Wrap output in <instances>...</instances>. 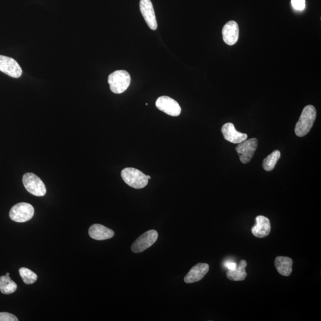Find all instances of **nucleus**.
<instances>
[{
    "mask_svg": "<svg viewBox=\"0 0 321 321\" xmlns=\"http://www.w3.org/2000/svg\"><path fill=\"white\" fill-rule=\"evenodd\" d=\"M291 5L296 11H303L306 6L305 0H291Z\"/></svg>",
    "mask_w": 321,
    "mask_h": 321,
    "instance_id": "nucleus-21",
    "label": "nucleus"
},
{
    "mask_svg": "<svg viewBox=\"0 0 321 321\" xmlns=\"http://www.w3.org/2000/svg\"><path fill=\"white\" fill-rule=\"evenodd\" d=\"M18 285L10 278L9 276L0 277V291L4 294L14 293L17 290Z\"/></svg>",
    "mask_w": 321,
    "mask_h": 321,
    "instance_id": "nucleus-18",
    "label": "nucleus"
},
{
    "mask_svg": "<svg viewBox=\"0 0 321 321\" xmlns=\"http://www.w3.org/2000/svg\"><path fill=\"white\" fill-rule=\"evenodd\" d=\"M145 105H148V104H147V103H146V104H145Z\"/></svg>",
    "mask_w": 321,
    "mask_h": 321,
    "instance_id": "nucleus-26",
    "label": "nucleus"
},
{
    "mask_svg": "<svg viewBox=\"0 0 321 321\" xmlns=\"http://www.w3.org/2000/svg\"><path fill=\"white\" fill-rule=\"evenodd\" d=\"M108 82L111 91L114 94H120L126 91L130 86L131 78L126 70H117L109 75Z\"/></svg>",
    "mask_w": 321,
    "mask_h": 321,
    "instance_id": "nucleus-2",
    "label": "nucleus"
},
{
    "mask_svg": "<svg viewBox=\"0 0 321 321\" xmlns=\"http://www.w3.org/2000/svg\"><path fill=\"white\" fill-rule=\"evenodd\" d=\"M221 131L224 139L233 143H240L247 139L248 135L245 133L240 132L236 130L234 124L227 123L223 125Z\"/></svg>",
    "mask_w": 321,
    "mask_h": 321,
    "instance_id": "nucleus-11",
    "label": "nucleus"
},
{
    "mask_svg": "<svg viewBox=\"0 0 321 321\" xmlns=\"http://www.w3.org/2000/svg\"><path fill=\"white\" fill-rule=\"evenodd\" d=\"M34 215V208L30 204L19 203L10 211L11 219L16 223H25L32 219Z\"/></svg>",
    "mask_w": 321,
    "mask_h": 321,
    "instance_id": "nucleus-5",
    "label": "nucleus"
},
{
    "mask_svg": "<svg viewBox=\"0 0 321 321\" xmlns=\"http://www.w3.org/2000/svg\"><path fill=\"white\" fill-rule=\"evenodd\" d=\"M156 107L159 110L171 116H179L182 109L178 102L167 96H160L156 101Z\"/></svg>",
    "mask_w": 321,
    "mask_h": 321,
    "instance_id": "nucleus-8",
    "label": "nucleus"
},
{
    "mask_svg": "<svg viewBox=\"0 0 321 321\" xmlns=\"http://www.w3.org/2000/svg\"><path fill=\"white\" fill-rule=\"evenodd\" d=\"M89 234L93 239L104 240L112 238L114 236V232L101 224H95L89 228Z\"/></svg>",
    "mask_w": 321,
    "mask_h": 321,
    "instance_id": "nucleus-15",
    "label": "nucleus"
},
{
    "mask_svg": "<svg viewBox=\"0 0 321 321\" xmlns=\"http://www.w3.org/2000/svg\"><path fill=\"white\" fill-rule=\"evenodd\" d=\"M225 267L228 269V270H234L237 268V264L232 261H227L224 264Z\"/></svg>",
    "mask_w": 321,
    "mask_h": 321,
    "instance_id": "nucleus-23",
    "label": "nucleus"
},
{
    "mask_svg": "<svg viewBox=\"0 0 321 321\" xmlns=\"http://www.w3.org/2000/svg\"><path fill=\"white\" fill-rule=\"evenodd\" d=\"M140 10L144 21L150 30H156L158 24H157L152 3L150 0H140Z\"/></svg>",
    "mask_w": 321,
    "mask_h": 321,
    "instance_id": "nucleus-10",
    "label": "nucleus"
},
{
    "mask_svg": "<svg viewBox=\"0 0 321 321\" xmlns=\"http://www.w3.org/2000/svg\"><path fill=\"white\" fill-rule=\"evenodd\" d=\"M258 147V140L252 138L238 143L236 147V151L239 156L240 162L243 164H248L253 158Z\"/></svg>",
    "mask_w": 321,
    "mask_h": 321,
    "instance_id": "nucleus-7",
    "label": "nucleus"
},
{
    "mask_svg": "<svg viewBox=\"0 0 321 321\" xmlns=\"http://www.w3.org/2000/svg\"><path fill=\"white\" fill-rule=\"evenodd\" d=\"M316 117V111L313 105H307L303 108L296 127L295 133L298 137H303L309 132Z\"/></svg>",
    "mask_w": 321,
    "mask_h": 321,
    "instance_id": "nucleus-1",
    "label": "nucleus"
},
{
    "mask_svg": "<svg viewBox=\"0 0 321 321\" xmlns=\"http://www.w3.org/2000/svg\"><path fill=\"white\" fill-rule=\"evenodd\" d=\"M255 226L252 228V233L258 238H264L271 232V223L268 218L259 216L256 218Z\"/></svg>",
    "mask_w": 321,
    "mask_h": 321,
    "instance_id": "nucleus-14",
    "label": "nucleus"
},
{
    "mask_svg": "<svg viewBox=\"0 0 321 321\" xmlns=\"http://www.w3.org/2000/svg\"><path fill=\"white\" fill-rule=\"evenodd\" d=\"M122 179L130 187L139 189L146 187L148 184L146 175L140 170L134 168H126L121 173Z\"/></svg>",
    "mask_w": 321,
    "mask_h": 321,
    "instance_id": "nucleus-3",
    "label": "nucleus"
},
{
    "mask_svg": "<svg viewBox=\"0 0 321 321\" xmlns=\"http://www.w3.org/2000/svg\"><path fill=\"white\" fill-rule=\"evenodd\" d=\"M6 275L9 276L10 275L9 273H7V274H6Z\"/></svg>",
    "mask_w": 321,
    "mask_h": 321,
    "instance_id": "nucleus-25",
    "label": "nucleus"
},
{
    "mask_svg": "<svg viewBox=\"0 0 321 321\" xmlns=\"http://www.w3.org/2000/svg\"><path fill=\"white\" fill-rule=\"evenodd\" d=\"M0 71L14 78L22 76V70L17 62L12 58L0 55Z\"/></svg>",
    "mask_w": 321,
    "mask_h": 321,
    "instance_id": "nucleus-9",
    "label": "nucleus"
},
{
    "mask_svg": "<svg viewBox=\"0 0 321 321\" xmlns=\"http://www.w3.org/2000/svg\"><path fill=\"white\" fill-rule=\"evenodd\" d=\"M247 262L245 260H242L238 266L234 270H228L227 277L230 280L234 281H243L246 277V267Z\"/></svg>",
    "mask_w": 321,
    "mask_h": 321,
    "instance_id": "nucleus-17",
    "label": "nucleus"
},
{
    "mask_svg": "<svg viewBox=\"0 0 321 321\" xmlns=\"http://www.w3.org/2000/svg\"><path fill=\"white\" fill-rule=\"evenodd\" d=\"M146 178L148 180H149V179H150V178H150V176H149L148 175H146Z\"/></svg>",
    "mask_w": 321,
    "mask_h": 321,
    "instance_id": "nucleus-24",
    "label": "nucleus"
},
{
    "mask_svg": "<svg viewBox=\"0 0 321 321\" xmlns=\"http://www.w3.org/2000/svg\"><path fill=\"white\" fill-rule=\"evenodd\" d=\"M275 266L281 275L288 277L292 272L293 260L287 256H278L275 260Z\"/></svg>",
    "mask_w": 321,
    "mask_h": 321,
    "instance_id": "nucleus-16",
    "label": "nucleus"
},
{
    "mask_svg": "<svg viewBox=\"0 0 321 321\" xmlns=\"http://www.w3.org/2000/svg\"><path fill=\"white\" fill-rule=\"evenodd\" d=\"M18 317L12 313L0 312V321H18Z\"/></svg>",
    "mask_w": 321,
    "mask_h": 321,
    "instance_id": "nucleus-22",
    "label": "nucleus"
},
{
    "mask_svg": "<svg viewBox=\"0 0 321 321\" xmlns=\"http://www.w3.org/2000/svg\"><path fill=\"white\" fill-rule=\"evenodd\" d=\"M281 153L279 150H275L270 155L264 159L262 163L263 168L266 172H271L275 168L279 159L280 158Z\"/></svg>",
    "mask_w": 321,
    "mask_h": 321,
    "instance_id": "nucleus-19",
    "label": "nucleus"
},
{
    "mask_svg": "<svg viewBox=\"0 0 321 321\" xmlns=\"http://www.w3.org/2000/svg\"><path fill=\"white\" fill-rule=\"evenodd\" d=\"M223 38L225 43L229 46H233L239 40V28L235 21H230L224 26Z\"/></svg>",
    "mask_w": 321,
    "mask_h": 321,
    "instance_id": "nucleus-12",
    "label": "nucleus"
},
{
    "mask_svg": "<svg viewBox=\"0 0 321 321\" xmlns=\"http://www.w3.org/2000/svg\"><path fill=\"white\" fill-rule=\"evenodd\" d=\"M19 274L25 284H32L36 282L38 276L35 272L27 268H21L19 269Z\"/></svg>",
    "mask_w": 321,
    "mask_h": 321,
    "instance_id": "nucleus-20",
    "label": "nucleus"
},
{
    "mask_svg": "<svg viewBox=\"0 0 321 321\" xmlns=\"http://www.w3.org/2000/svg\"><path fill=\"white\" fill-rule=\"evenodd\" d=\"M158 233L155 230L147 231L138 237L133 243L131 249L133 253H141L150 248L158 239Z\"/></svg>",
    "mask_w": 321,
    "mask_h": 321,
    "instance_id": "nucleus-6",
    "label": "nucleus"
},
{
    "mask_svg": "<svg viewBox=\"0 0 321 321\" xmlns=\"http://www.w3.org/2000/svg\"><path fill=\"white\" fill-rule=\"evenodd\" d=\"M210 266L205 263H199L193 266L188 274L186 275L184 280L186 283L190 284L202 280L209 271Z\"/></svg>",
    "mask_w": 321,
    "mask_h": 321,
    "instance_id": "nucleus-13",
    "label": "nucleus"
},
{
    "mask_svg": "<svg viewBox=\"0 0 321 321\" xmlns=\"http://www.w3.org/2000/svg\"><path fill=\"white\" fill-rule=\"evenodd\" d=\"M22 181L25 189L31 194L36 197H43L46 194L47 189L44 182L34 173H28L25 174Z\"/></svg>",
    "mask_w": 321,
    "mask_h": 321,
    "instance_id": "nucleus-4",
    "label": "nucleus"
}]
</instances>
